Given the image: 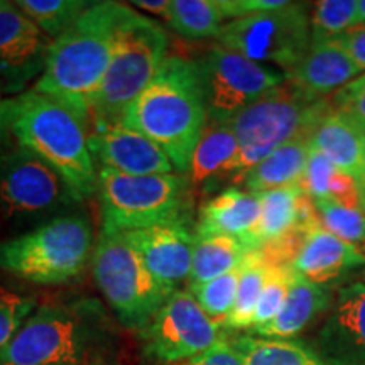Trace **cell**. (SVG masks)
<instances>
[{
	"mask_svg": "<svg viewBox=\"0 0 365 365\" xmlns=\"http://www.w3.org/2000/svg\"><path fill=\"white\" fill-rule=\"evenodd\" d=\"M124 4L90 2L65 34L49 46L43 75L33 91L68 105L91 127V108L110 65Z\"/></svg>",
	"mask_w": 365,
	"mask_h": 365,
	"instance_id": "3",
	"label": "cell"
},
{
	"mask_svg": "<svg viewBox=\"0 0 365 365\" xmlns=\"http://www.w3.org/2000/svg\"><path fill=\"white\" fill-rule=\"evenodd\" d=\"M271 264L264 257L262 250H250L240 266V279L237 287L235 304L225 322L222 323L223 331L250 330L255 307L262 293L264 282L267 279Z\"/></svg>",
	"mask_w": 365,
	"mask_h": 365,
	"instance_id": "29",
	"label": "cell"
},
{
	"mask_svg": "<svg viewBox=\"0 0 365 365\" xmlns=\"http://www.w3.org/2000/svg\"><path fill=\"white\" fill-rule=\"evenodd\" d=\"M261 218V196L252 191L227 188L200 210L196 235H228L249 247ZM250 249V247H249Z\"/></svg>",
	"mask_w": 365,
	"mask_h": 365,
	"instance_id": "23",
	"label": "cell"
},
{
	"mask_svg": "<svg viewBox=\"0 0 365 365\" xmlns=\"http://www.w3.org/2000/svg\"><path fill=\"white\" fill-rule=\"evenodd\" d=\"M90 122L68 105L29 90L12 127L14 140L51 166L80 202L97 193L98 171L90 153Z\"/></svg>",
	"mask_w": 365,
	"mask_h": 365,
	"instance_id": "4",
	"label": "cell"
},
{
	"mask_svg": "<svg viewBox=\"0 0 365 365\" xmlns=\"http://www.w3.org/2000/svg\"><path fill=\"white\" fill-rule=\"evenodd\" d=\"M261 196V218L257 228L250 237V250H261L266 245L284 240L299 227L317 220L312 198L307 196L301 186L269 190Z\"/></svg>",
	"mask_w": 365,
	"mask_h": 365,
	"instance_id": "20",
	"label": "cell"
},
{
	"mask_svg": "<svg viewBox=\"0 0 365 365\" xmlns=\"http://www.w3.org/2000/svg\"><path fill=\"white\" fill-rule=\"evenodd\" d=\"M359 21L365 26V0H359Z\"/></svg>",
	"mask_w": 365,
	"mask_h": 365,
	"instance_id": "43",
	"label": "cell"
},
{
	"mask_svg": "<svg viewBox=\"0 0 365 365\" xmlns=\"http://www.w3.org/2000/svg\"><path fill=\"white\" fill-rule=\"evenodd\" d=\"M312 148L355 181L360 210L365 213V130L344 113L330 110L323 115L312 134Z\"/></svg>",
	"mask_w": 365,
	"mask_h": 365,
	"instance_id": "19",
	"label": "cell"
},
{
	"mask_svg": "<svg viewBox=\"0 0 365 365\" xmlns=\"http://www.w3.org/2000/svg\"><path fill=\"white\" fill-rule=\"evenodd\" d=\"M225 21H235L287 6L286 0H218Z\"/></svg>",
	"mask_w": 365,
	"mask_h": 365,
	"instance_id": "38",
	"label": "cell"
},
{
	"mask_svg": "<svg viewBox=\"0 0 365 365\" xmlns=\"http://www.w3.org/2000/svg\"><path fill=\"white\" fill-rule=\"evenodd\" d=\"M53 41L14 2L0 0V81L12 97L41 76Z\"/></svg>",
	"mask_w": 365,
	"mask_h": 365,
	"instance_id": "14",
	"label": "cell"
},
{
	"mask_svg": "<svg viewBox=\"0 0 365 365\" xmlns=\"http://www.w3.org/2000/svg\"><path fill=\"white\" fill-rule=\"evenodd\" d=\"M365 266V254L357 245L341 240L314 220L303 230L298 249L291 259V271L304 279L325 286L336 277Z\"/></svg>",
	"mask_w": 365,
	"mask_h": 365,
	"instance_id": "18",
	"label": "cell"
},
{
	"mask_svg": "<svg viewBox=\"0 0 365 365\" xmlns=\"http://www.w3.org/2000/svg\"><path fill=\"white\" fill-rule=\"evenodd\" d=\"M312 134L313 132L301 134L272 150L245 176V190L262 193L286 186H299L312 150Z\"/></svg>",
	"mask_w": 365,
	"mask_h": 365,
	"instance_id": "25",
	"label": "cell"
},
{
	"mask_svg": "<svg viewBox=\"0 0 365 365\" xmlns=\"http://www.w3.org/2000/svg\"><path fill=\"white\" fill-rule=\"evenodd\" d=\"M91 254L93 228L75 212L0 242V269L36 284H65L83 274Z\"/></svg>",
	"mask_w": 365,
	"mask_h": 365,
	"instance_id": "7",
	"label": "cell"
},
{
	"mask_svg": "<svg viewBox=\"0 0 365 365\" xmlns=\"http://www.w3.org/2000/svg\"><path fill=\"white\" fill-rule=\"evenodd\" d=\"M359 24V0H323L314 4L313 41L336 39Z\"/></svg>",
	"mask_w": 365,
	"mask_h": 365,
	"instance_id": "33",
	"label": "cell"
},
{
	"mask_svg": "<svg viewBox=\"0 0 365 365\" xmlns=\"http://www.w3.org/2000/svg\"><path fill=\"white\" fill-rule=\"evenodd\" d=\"M299 186L313 202L328 200L360 210V196L355 181L317 149L309 150L307 170ZM362 212V210H360Z\"/></svg>",
	"mask_w": 365,
	"mask_h": 365,
	"instance_id": "28",
	"label": "cell"
},
{
	"mask_svg": "<svg viewBox=\"0 0 365 365\" xmlns=\"http://www.w3.org/2000/svg\"><path fill=\"white\" fill-rule=\"evenodd\" d=\"M359 73L362 71L339 39H319L313 41L303 61L286 78L313 97L325 98L357 78Z\"/></svg>",
	"mask_w": 365,
	"mask_h": 365,
	"instance_id": "21",
	"label": "cell"
},
{
	"mask_svg": "<svg viewBox=\"0 0 365 365\" xmlns=\"http://www.w3.org/2000/svg\"><path fill=\"white\" fill-rule=\"evenodd\" d=\"M125 237L144 259L153 276L171 293L178 291L182 281L190 279L195 235L186 225V220L129 232Z\"/></svg>",
	"mask_w": 365,
	"mask_h": 365,
	"instance_id": "17",
	"label": "cell"
},
{
	"mask_svg": "<svg viewBox=\"0 0 365 365\" xmlns=\"http://www.w3.org/2000/svg\"><path fill=\"white\" fill-rule=\"evenodd\" d=\"M217 39L252 61L281 68L287 76L312 48V17L304 4L287 2L276 11L225 22Z\"/></svg>",
	"mask_w": 365,
	"mask_h": 365,
	"instance_id": "11",
	"label": "cell"
},
{
	"mask_svg": "<svg viewBox=\"0 0 365 365\" xmlns=\"http://www.w3.org/2000/svg\"><path fill=\"white\" fill-rule=\"evenodd\" d=\"M166 22L182 38L200 41L217 38L225 16L218 0H171Z\"/></svg>",
	"mask_w": 365,
	"mask_h": 365,
	"instance_id": "30",
	"label": "cell"
},
{
	"mask_svg": "<svg viewBox=\"0 0 365 365\" xmlns=\"http://www.w3.org/2000/svg\"><path fill=\"white\" fill-rule=\"evenodd\" d=\"M90 153L98 170L122 175H170L171 159L148 137L122 124H97L90 130Z\"/></svg>",
	"mask_w": 365,
	"mask_h": 365,
	"instance_id": "15",
	"label": "cell"
},
{
	"mask_svg": "<svg viewBox=\"0 0 365 365\" xmlns=\"http://www.w3.org/2000/svg\"><path fill=\"white\" fill-rule=\"evenodd\" d=\"M250 249L244 242L228 235H196L191 262L190 286L202 284L234 271Z\"/></svg>",
	"mask_w": 365,
	"mask_h": 365,
	"instance_id": "27",
	"label": "cell"
},
{
	"mask_svg": "<svg viewBox=\"0 0 365 365\" xmlns=\"http://www.w3.org/2000/svg\"><path fill=\"white\" fill-rule=\"evenodd\" d=\"M190 182L182 175H122L98 170L97 195L102 234H129L161 223L186 220Z\"/></svg>",
	"mask_w": 365,
	"mask_h": 365,
	"instance_id": "8",
	"label": "cell"
},
{
	"mask_svg": "<svg viewBox=\"0 0 365 365\" xmlns=\"http://www.w3.org/2000/svg\"><path fill=\"white\" fill-rule=\"evenodd\" d=\"M328 110L330 102L313 97L286 78L227 122L239 143L235 182H244L254 166L287 140L313 132Z\"/></svg>",
	"mask_w": 365,
	"mask_h": 365,
	"instance_id": "6",
	"label": "cell"
},
{
	"mask_svg": "<svg viewBox=\"0 0 365 365\" xmlns=\"http://www.w3.org/2000/svg\"><path fill=\"white\" fill-rule=\"evenodd\" d=\"M170 38L159 22L124 7L110 65L91 108V125L118 124L122 113L156 76L168 58Z\"/></svg>",
	"mask_w": 365,
	"mask_h": 365,
	"instance_id": "5",
	"label": "cell"
},
{
	"mask_svg": "<svg viewBox=\"0 0 365 365\" xmlns=\"http://www.w3.org/2000/svg\"><path fill=\"white\" fill-rule=\"evenodd\" d=\"M2 100H6V88H4V83L0 81V102H2Z\"/></svg>",
	"mask_w": 365,
	"mask_h": 365,
	"instance_id": "44",
	"label": "cell"
},
{
	"mask_svg": "<svg viewBox=\"0 0 365 365\" xmlns=\"http://www.w3.org/2000/svg\"><path fill=\"white\" fill-rule=\"evenodd\" d=\"M178 365H244V362H242L240 355L237 354L232 341L227 336H223L222 340H218L215 345L210 346L203 354Z\"/></svg>",
	"mask_w": 365,
	"mask_h": 365,
	"instance_id": "39",
	"label": "cell"
},
{
	"mask_svg": "<svg viewBox=\"0 0 365 365\" xmlns=\"http://www.w3.org/2000/svg\"><path fill=\"white\" fill-rule=\"evenodd\" d=\"M294 279V272L287 266H276L271 264L269 267L267 279L264 282L262 293L259 296L257 307H255L254 318H252V328H259L262 325H267L277 317L281 308L284 307L287 293H289L291 282ZM249 330V331H250Z\"/></svg>",
	"mask_w": 365,
	"mask_h": 365,
	"instance_id": "35",
	"label": "cell"
},
{
	"mask_svg": "<svg viewBox=\"0 0 365 365\" xmlns=\"http://www.w3.org/2000/svg\"><path fill=\"white\" fill-rule=\"evenodd\" d=\"M117 330L95 298L53 301L38 307L0 350V365H110Z\"/></svg>",
	"mask_w": 365,
	"mask_h": 365,
	"instance_id": "1",
	"label": "cell"
},
{
	"mask_svg": "<svg viewBox=\"0 0 365 365\" xmlns=\"http://www.w3.org/2000/svg\"><path fill=\"white\" fill-rule=\"evenodd\" d=\"M132 6L139 7L140 11L154 14L156 17H161V19L166 21L168 12H170L171 0H134Z\"/></svg>",
	"mask_w": 365,
	"mask_h": 365,
	"instance_id": "42",
	"label": "cell"
},
{
	"mask_svg": "<svg viewBox=\"0 0 365 365\" xmlns=\"http://www.w3.org/2000/svg\"><path fill=\"white\" fill-rule=\"evenodd\" d=\"M36 308L38 299L34 296L0 284V350L14 339Z\"/></svg>",
	"mask_w": 365,
	"mask_h": 365,
	"instance_id": "36",
	"label": "cell"
},
{
	"mask_svg": "<svg viewBox=\"0 0 365 365\" xmlns=\"http://www.w3.org/2000/svg\"><path fill=\"white\" fill-rule=\"evenodd\" d=\"M81 202L70 185L43 159L19 144L0 156V217L4 220L48 223L75 213Z\"/></svg>",
	"mask_w": 365,
	"mask_h": 365,
	"instance_id": "10",
	"label": "cell"
},
{
	"mask_svg": "<svg viewBox=\"0 0 365 365\" xmlns=\"http://www.w3.org/2000/svg\"><path fill=\"white\" fill-rule=\"evenodd\" d=\"M230 341L244 365H333L299 340L240 335Z\"/></svg>",
	"mask_w": 365,
	"mask_h": 365,
	"instance_id": "26",
	"label": "cell"
},
{
	"mask_svg": "<svg viewBox=\"0 0 365 365\" xmlns=\"http://www.w3.org/2000/svg\"><path fill=\"white\" fill-rule=\"evenodd\" d=\"M14 4L51 41L65 34L90 6L85 0H17Z\"/></svg>",
	"mask_w": 365,
	"mask_h": 365,
	"instance_id": "31",
	"label": "cell"
},
{
	"mask_svg": "<svg viewBox=\"0 0 365 365\" xmlns=\"http://www.w3.org/2000/svg\"><path fill=\"white\" fill-rule=\"evenodd\" d=\"M313 202V200H312ZM318 220L328 232L340 237L349 244L357 245L365 242V213L359 208L345 207V205L317 200L313 202Z\"/></svg>",
	"mask_w": 365,
	"mask_h": 365,
	"instance_id": "34",
	"label": "cell"
},
{
	"mask_svg": "<svg viewBox=\"0 0 365 365\" xmlns=\"http://www.w3.org/2000/svg\"><path fill=\"white\" fill-rule=\"evenodd\" d=\"M333 110L344 113L365 129V73L331 95Z\"/></svg>",
	"mask_w": 365,
	"mask_h": 365,
	"instance_id": "37",
	"label": "cell"
},
{
	"mask_svg": "<svg viewBox=\"0 0 365 365\" xmlns=\"http://www.w3.org/2000/svg\"><path fill=\"white\" fill-rule=\"evenodd\" d=\"M314 350L333 365H365V282L339 291Z\"/></svg>",
	"mask_w": 365,
	"mask_h": 365,
	"instance_id": "16",
	"label": "cell"
},
{
	"mask_svg": "<svg viewBox=\"0 0 365 365\" xmlns=\"http://www.w3.org/2000/svg\"><path fill=\"white\" fill-rule=\"evenodd\" d=\"M118 124L156 143L178 175L188 173L208 124L198 63L180 54L168 56L143 93L125 108Z\"/></svg>",
	"mask_w": 365,
	"mask_h": 365,
	"instance_id": "2",
	"label": "cell"
},
{
	"mask_svg": "<svg viewBox=\"0 0 365 365\" xmlns=\"http://www.w3.org/2000/svg\"><path fill=\"white\" fill-rule=\"evenodd\" d=\"M202 71L208 122L227 124L262 95L286 81V75L271 66L215 44L196 59Z\"/></svg>",
	"mask_w": 365,
	"mask_h": 365,
	"instance_id": "12",
	"label": "cell"
},
{
	"mask_svg": "<svg viewBox=\"0 0 365 365\" xmlns=\"http://www.w3.org/2000/svg\"><path fill=\"white\" fill-rule=\"evenodd\" d=\"M240 266L234 271L223 274V276L215 277V279L188 287V291L198 301L203 312L220 325L225 322L235 304L237 287H239L240 279Z\"/></svg>",
	"mask_w": 365,
	"mask_h": 365,
	"instance_id": "32",
	"label": "cell"
},
{
	"mask_svg": "<svg viewBox=\"0 0 365 365\" xmlns=\"http://www.w3.org/2000/svg\"><path fill=\"white\" fill-rule=\"evenodd\" d=\"M331 307V293L327 286L317 284L294 274L284 307L267 325L249 333L261 339L291 340L307 328L318 314Z\"/></svg>",
	"mask_w": 365,
	"mask_h": 365,
	"instance_id": "24",
	"label": "cell"
},
{
	"mask_svg": "<svg viewBox=\"0 0 365 365\" xmlns=\"http://www.w3.org/2000/svg\"><path fill=\"white\" fill-rule=\"evenodd\" d=\"M336 39L344 46L345 51L350 54L359 70L365 71V26H355L354 29L346 31Z\"/></svg>",
	"mask_w": 365,
	"mask_h": 365,
	"instance_id": "41",
	"label": "cell"
},
{
	"mask_svg": "<svg viewBox=\"0 0 365 365\" xmlns=\"http://www.w3.org/2000/svg\"><path fill=\"white\" fill-rule=\"evenodd\" d=\"M220 323L203 312L188 289H178L139 331L143 355L158 365H178L223 339Z\"/></svg>",
	"mask_w": 365,
	"mask_h": 365,
	"instance_id": "13",
	"label": "cell"
},
{
	"mask_svg": "<svg viewBox=\"0 0 365 365\" xmlns=\"http://www.w3.org/2000/svg\"><path fill=\"white\" fill-rule=\"evenodd\" d=\"M26 91L16 97H7L6 100L0 102V156L6 150L11 143L12 135V127L16 122L17 115H19L22 105H24Z\"/></svg>",
	"mask_w": 365,
	"mask_h": 365,
	"instance_id": "40",
	"label": "cell"
},
{
	"mask_svg": "<svg viewBox=\"0 0 365 365\" xmlns=\"http://www.w3.org/2000/svg\"><path fill=\"white\" fill-rule=\"evenodd\" d=\"M237 158L239 143L230 125L208 122L191 158L190 188L213 193L225 185V181L235 182Z\"/></svg>",
	"mask_w": 365,
	"mask_h": 365,
	"instance_id": "22",
	"label": "cell"
},
{
	"mask_svg": "<svg viewBox=\"0 0 365 365\" xmlns=\"http://www.w3.org/2000/svg\"><path fill=\"white\" fill-rule=\"evenodd\" d=\"M90 264L100 293L127 330L139 333L173 294L153 276L125 234L100 235Z\"/></svg>",
	"mask_w": 365,
	"mask_h": 365,
	"instance_id": "9",
	"label": "cell"
}]
</instances>
